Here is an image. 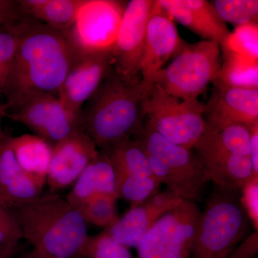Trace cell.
Instances as JSON below:
<instances>
[{
  "mask_svg": "<svg viewBox=\"0 0 258 258\" xmlns=\"http://www.w3.org/2000/svg\"><path fill=\"white\" fill-rule=\"evenodd\" d=\"M67 33L24 20L4 94L14 112L40 94L57 95L72 66L82 57Z\"/></svg>",
  "mask_w": 258,
  "mask_h": 258,
  "instance_id": "1",
  "label": "cell"
},
{
  "mask_svg": "<svg viewBox=\"0 0 258 258\" xmlns=\"http://www.w3.org/2000/svg\"><path fill=\"white\" fill-rule=\"evenodd\" d=\"M144 97L140 82L125 81L113 68L82 112L83 130L103 152L139 138L145 125Z\"/></svg>",
  "mask_w": 258,
  "mask_h": 258,
  "instance_id": "2",
  "label": "cell"
},
{
  "mask_svg": "<svg viewBox=\"0 0 258 258\" xmlns=\"http://www.w3.org/2000/svg\"><path fill=\"white\" fill-rule=\"evenodd\" d=\"M8 207L33 249L61 257L79 255L88 236L87 223L66 198L50 192Z\"/></svg>",
  "mask_w": 258,
  "mask_h": 258,
  "instance_id": "3",
  "label": "cell"
},
{
  "mask_svg": "<svg viewBox=\"0 0 258 258\" xmlns=\"http://www.w3.org/2000/svg\"><path fill=\"white\" fill-rule=\"evenodd\" d=\"M137 139L161 184L185 201L196 203L200 200L210 180L197 154L164 138L147 122Z\"/></svg>",
  "mask_w": 258,
  "mask_h": 258,
  "instance_id": "4",
  "label": "cell"
},
{
  "mask_svg": "<svg viewBox=\"0 0 258 258\" xmlns=\"http://www.w3.org/2000/svg\"><path fill=\"white\" fill-rule=\"evenodd\" d=\"M249 220L238 193L217 188L202 212L191 258H227L247 236Z\"/></svg>",
  "mask_w": 258,
  "mask_h": 258,
  "instance_id": "5",
  "label": "cell"
},
{
  "mask_svg": "<svg viewBox=\"0 0 258 258\" xmlns=\"http://www.w3.org/2000/svg\"><path fill=\"white\" fill-rule=\"evenodd\" d=\"M221 47L215 42L184 41L167 67L159 71L154 84L181 100L198 99L210 83L218 78Z\"/></svg>",
  "mask_w": 258,
  "mask_h": 258,
  "instance_id": "6",
  "label": "cell"
},
{
  "mask_svg": "<svg viewBox=\"0 0 258 258\" xmlns=\"http://www.w3.org/2000/svg\"><path fill=\"white\" fill-rule=\"evenodd\" d=\"M147 123L163 137L193 150L205 130L204 104L198 99L181 100L164 91L157 84L142 102Z\"/></svg>",
  "mask_w": 258,
  "mask_h": 258,
  "instance_id": "7",
  "label": "cell"
},
{
  "mask_svg": "<svg viewBox=\"0 0 258 258\" xmlns=\"http://www.w3.org/2000/svg\"><path fill=\"white\" fill-rule=\"evenodd\" d=\"M201 215L196 203L185 200L166 212L141 240L138 258H189Z\"/></svg>",
  "mask_w": 258,
  "mask_h": 258,
  "instance_id": "8",
  "label": "cell"
},
{
  "mask_svg": "<svg viewBox=\"0 0 258 258\" xmlns=\"http://www.w3.org/2000/svg\"><path fill=\"white\" fill-rule=\"evenodd\" d=\"M126 5L116 0H84L67 32L81 55L113 50Z\"/></svg>",
  "mask_w": 258,
  "mask_h": 258,
  "instance_id": "9",
  "label": "cell"
},
{
  "mask_svg": "<svg viewBox=\"0 0 258 258\" xmlns=\"http://www.w3.org/2000/svg\"><path fill=\"white\" fill-rule=\"evenodd\" d=\"M104 152L114 171L118 199L128 202L134 208L159 192L161 184L153 174L138 139H127Z\"/></svg>",
  "mask_w": 258,
  "mask_h": 258,
  "instance_id": "10",
  "label": "cell"
},
{
  "mask_svg": "<svg viewBox=\"0 0 258 258\" xmlns=\"http://www.w3.org/2000/svg\"><path fill=\"white\" fill-rule=\"evenodd\" d=\"M154 3V0H132L127 3L118 29L112 50L113 67L129 82L141 81L146 29Z\"/></svg>",
  "mask_w": 258,
  "mask_h": 258,
  "instance_id": "11",
  "label": "cell"
},
{
  "mask_svg": "<svg viewBox=\"0 0 258 258\" xmlns=\"http://www.w3.org/2000/svg\"><path fill=\"white\" fill-rule=\"evenodd\" d=\"M6 117L28 127L53 146L83 128V115L69 111L57 97L40 94L30 98Z\"/></svg>",
  "mask_w": 258,
  "mask_h": 258,
  "instance_id": "12",
  "label": "cell"
},
{
  "mask_svg": "<svg viewBox=\"0 0 258 258\" xmlns=\"http://www.w3.org/2000/svg\"><path fill=\"white\" fill-rule=\"evenodd\" d=\"M184 40L179 37L174 20L155 0L148 20L140 66V84L145 96L154 85L156 76Z\"/></svg>",
  "mask_w": 258,
  "mask_h": 258,
  "instance_id": "13",
  "label": "cell"
},
{
  "mask_svg": "<svg viewBox=\"0 0 258 258\" xmlns=\"http://www.w3.org/2000/svg\"><path fill=\"white\" fill-rule=\"evenodd\" d=\"M113 64L112 51L82 56L61 85L57 93L59 101L75 114L83 115V104L96 92Z\"/></svg>",
  "mask_w": 258,
  "mask_h": 258,
  "instance_id": "14",
  "label": "cell"
},
{
  "mask_svg": "<svg viewBox=\"0 0 258 258\" xmlns=\"http://www.w3.org/2000/svg\"><path fill=\"white\" fill-rule=\"evenodd\" d=\"M83 128L74 132L53 146L46 182L50 192L74 184L99 151Z\"/></svg>",
  "mask_w": 258,
  "mask_h": 258,
  "instance_id": "15",
  "label": "cell"
},
{
  "mask_svg": "<svg viewBox=\"0 0 258 258\" xmlns=\"http://www.w3.org/2000/svg\"><path fill=\"white\" fill-rule=\"evenodd\" d=\"M211 97L204 104L205 121L216 124H242L252 127L258 123V88L226 86L214 81Z\"/></svg>",
  "mask_w": 258,
  "mask_h": 258,
  "instance_id": "16",
  "label": "cell"
},
{
  "mask_svg": "<svg viewBox=\"0 0 258 258\" xmlns=\"http://www.w3.org/2000/svg\"><path fill=\"white\" fill-rule=\"evenodd\" d=\"M183 201L169 189L159 191L143 203L131 208L104 232L118 243L128 248H137L144 236L157 220Z\"/></svg>",
  "mask_w": 258,
  "mask_h": 258,
  "instance_id": "17",
  "label": "cell"
},
{
  "mask_svg": "<svg viewBox=\"0 0 258 258\" xmlns=\"http://www.w3.org/2000/svg\"><path fill=\"white\" fill-rule=\"evenodd\" d=\"M173 20L190 31L222 46L230 31L206 0H157Z\"/></svg>",
  "mask_w": 258,
  "mask_h": 258,
  "instance_id": "18",
  "label": "cell"
},
{
  "mask_svg": "<svg viewBox=\"0 0 258 258\" xmlns=\"http://www.w3.org/2000/svg\"><path fill=\"white\" fill-rule=\"evenodd\" d=\"M43 186L19 164L7 137L0 157V198L7 205L24 203L42 195Z\"/></svg>",
  "mask_w": 258,
  "mask_h": 258,
  "instance_id": "19",
  "label": "cell"
},
{
  "mask_svg": "<svg viewBox=\"0 0 258 258\" xmlns=\"http://www.w3.org/2000/svg\"><path fill=\"white\" fill-rule=\"evenodd\" d=\"M197 155L203 162L210 181L218 189L240 192L254 175L249 157L220 152L198 153Z\"/></svg>",
  "mask_w": 258,
  "mask_h": 258,
  "instance_id": "20",
  "label": "cell"
},
{
  "mask_svg": "<svg viewBox=\"0 0 258 258\" xmlns=\"http://www.w3.org/2000/svg\"><path fill=\"white\" fill-rule=\"evenodd\" d=\"M101 194L116 195L114 171L108 154L103 151L90 162L66 198L78 207L88 198Z\"/></svg>",
  "mask_w": 258,
  "mask_h": 258,
  "instance_id": "21",
  "label": "cell"
},
{
  "mask_svg": "<svg viewBox=\"0 0 258 258\" xmlns=\"http://www.w3.org/2000/svg\"><path fill=\"white\" fill-rule=\"evenodd\" d=\"M206 122V121H205ZM250 130L242 124H216L206 122L194 149L198 153L220 152L249 157Z\"/></svg>",
  "mask_w": 258,
  "mask_h": 258,
  "instance_id": "22",
  "label": "cell"
},
{
  "mask_svg": "<svg viewBox=\"0 0 258 258\" xmlns=\"http://www.w3.org/2000/svg\"><path fill=\"white\" fill-rule=\"evenodd\" d=\"M10 147L22 168L40 184L45 185L53 146L37 135L10 137Z\"/></svg>",
  "mask_w": 258,
  "mask_h": 258,
  "instance_id": "23",
  "label": "cell"
},
{
  "mask_svg": "<svg viewBox=\"0 0 258 258\" xmlns=\"http://www.w3.org/2000/svg\"><path fill=\"white\" fill-rule=\"evenodd\" d=\"M84 0H20L22 14L46 23L51 28L67 33L74 25Z\"/></svg>",
  "mask_w": 258,
  "mask_h": 258,
  "instance_id": "24",
  "label": "cell"
},
{
  "mask_svg": "<svg viewBox=\"0 0 258 258\" xmlns=\"http://www.w3.org/2000/svg\"><path fill=\"white\" fill-rule=\"evenodd\" d=\"M220 47L222 62L217 80L231 87L258 88V60Z\"/></svg>",
  "mask_w": 258,
  "mask_h": 258,
  "instance_id": "25",
  "label": "cell"
},
{
  "mask_svg": "<svg viewBox=\"0 0 258 258\" xmlns=\"http://www.w3.org/2000/svg\"><path fill=\"white\" fill-rule=\"evenodd\" d=\"M115 195L101 194L88 198L76 207L86 223L106 229L119 218Z\"/></svg>",
  "mask_w": 258,
  "mask_h": 258,
  "instance_id": "26",
  "label": "cell"
},
{
  "mask_svg": "<svg viewBox=\"0 0 258 258\" xmlns=\"http://www.w3.org/2000/svg\"><path fill=\"white\" fill-rule=\"evenodd\" d=\"M214 10L224 23L238 25L257 23V0H214Z\"/></svg>",
  "mask_w": 258,
  "mask_h": 258,
  "instance_id": "27",
  "label": "cell"
},
{
  "mask_svg": "<svg viewBox=\"0 0 258 258\" xmlns=\"http://www.w3.org/2000/svg\"><path fill=\"white\" fill-rule=\"evenodd\" d=\"M23 20L13 25H0V93H4L18 48Z\"/></svg>",
  "mask_w": 258,
  "mask_h": 258,
  "instance_id": "28",
  "label": "cell"
},
{
  "mask_svg": "<svg viewBox=\"0 0 258 258\" xmlns=\"http://www.w3.org/2000/svg\"><path fill=\"white\" fill-rule=\"evenodd\" d=\"M79 255L86 258H134L128 247L115 242L104 231L88 235Z\"/></svg>",
  "mask_w": 258,
  "mask_h": 258,
  "instance_id": "29",
  "label": "cell"
},
{
  "mask_svg": "<svg viewBox=\"0 0 258 258\" xmlns=\"http://www.w3.org/2000/svg\"><path fill=\"white\" fill-rule=\"evenodd\" d=\"M222 46L252 60H258L257 23L236 27Z\"/></svg>",
  "mask_w": 258,
  "mask_h": 258,
  "instance_id": "30",
  "label": "cell"
},
{
  "mask_svg": "<svg viewBox=\"0 0 258 258\" xmlns=\"http://www.w3.org/2000/svg\"><path fill=\"white\" fill-rule=\"evenodd\" d=\"M22 238V231L16 219L0 198V248H17Z\"/></svg>",
  "mask_w": 258,
  "mask_h": 258,
  "instance_id": "31",
  "label": "cell"
},
{
  "mask_svg": "<svg viewBox=\"0 0 258 258\" xmlns=\"http://www.w3.org/2000/svg\"><path fill=\"white\" fill-rule=\"evenodd\" d=\"M240 201L254 230H258V176H252L240 191Z\"/></svg>",
  "mask_w": 258,
  "mask_h": 258,
  "instance_id": "32",
  "label": "cell"
},
{
  "mask_svg": "<svg viewBox=\"0 0 258 258\" xmlns=\"http://www.w3.org/2000/svg\"><path fill=\"white\" fill-rule=\"evenodd\" d=\"M258 230L247 235L232 249L227 258H252L257 253Z\"/></svg>",
  "mask_w": 258,
  "mask_h": 258,
  "instance_id": "33",
  "label": "cell"
},
{
  "mask_svg": "<svg viewBox=\"0 0 258 258\" xmlns=\"http://www.w3.org/2000/svg\"><path fill=\"white\" fill-rule=\"evenodd\" d=\"M18 1L0 0V25H13L23 20Z\"/></svg>",
  "mask_w": 258,
  "mask_h": 258,
  "instance_id": "34",
  "label": "cell"
},
{
  "mask_svg": "<svg viewBox=\"0 0 258 258\" xmlns=\"http://www.w3.org/2000/svg\"><path fill=\"white\" fill-rule=\"evenodd\" d=\"M250 145L249 157L252 162L254 176H258V123L249 128Z\"/></svg>",
  "mask_w": 258,
  "mask_h": 258,
  "instance_id": "35",
  "label": "cell"
},
{
  "mask_svg": "<svg viewBox=\"0 0 258 258\" xmlns=\"http://www.w3.org/2000/svg\"><path fill=\"white\" fill-rule=\"evenodd\" d=\"M20 258H76L71 257H61V256L52 255V254L44 253V252H39L32 249L30 252H26L21 256Z\"/></svg>",
  "mask_w": 258,
  "mask_h": 258,
  "instance_id": "36",
  "label": "cell"
},
{
  "mask_svg": "<svg viewBox=\"0 0 258 258\" xmlns=\"http://www.w3.org/2000/svg\"><path fill=\"white\" fill-rule=\"evenodd\" d=\"M7 113H8V111L5 106L0 105V139H4L6 137L5 134L3 133V128H2V120H3V117H6Z\"/></svg>",
  "mask_w": 258,
  "mask_h": 258,
  "instance_id": "37",
  "label": "cell"
},
{
  "mask_svg": "<svg viewBox=\"0 0 258 258\" xmlns=\"http://www.w3.org/2000/svg\"><path fill=\"white\" fill-rule=\"evenodd\" d=\"M17 249H8V250L0 252V258H11L16 252Z\"/></svg>",
  "mask_w": 258,
  "mask_h": 258,
  "instance_id": "38",
  "label": "cell"
},
{
  "mask_svg": "<svg viewBox=\"0 0 258 258\" xmlns=\"http://www.w3.org/2000/svg\"><path fill=\"white\" fill-rule=\"evenodd\" d=\"M7 137H5L4 139H0V157H1L2 153H3V148H4L5 140H6Z\"/></svg>",
  "mask_w": 258,
  "mask_h": 258,
  "instance_id": "39",
  "label": "cell"
},
{
  "mask_svg": "<svg viewBox=\"0 0 258 258\" xmlns=\"http://www.w3.org/2000/svg\"><path fill=\"white\" fill-rule=\"evenodd\" d=\"M12 249H15V248H12ZM1 249V248H0V252H3V251L8 250V249Z\"/></svg>",
  "mask_w": 258,
  "mask_h": 258,
  "instance_id": "40",
  "label": "cell"
}]
</instances>
